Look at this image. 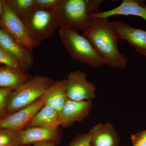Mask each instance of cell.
Wrapping results in <instances>:
<instances>
[{"instance_id":"6da1fadb","label":"cell","mask_w":146,"mask_h":146,"mask_svg":"<svg viewBox=\"0 0 146 146\" xmlns=\"http://www.w3.org/2000/svg\"><path fill=\"white\" fill-rule=\"evenodd\" d=\"M82 35L91 42L106 65L115 69L126 68L128 60L119 50V38L108 19L93 17L92 25Z\"/></svg>"},{"instance_id":"7a4b0ae2","label":"cell","mask_w":146,"mask_h":146,"mask_svg":"<svg viewBox=\"0 0 146 146\" xmlns=\"http://www.w3.org/2000/svg\"><path fill=\"white\" fill-rule=\"evenodd\" d=\"M102 0H61L56 7L59 27L72 29L82 33L92 23V14L100 12Z\"/></svg>"},{"instance_id":"3957f363","label":"cell","mask_w":146,"mask_h":146,"mask_svg":"<svg viewBox=\"0 0 146 146\" xmlns=\"http://www.w3.org/2000/svg\"><path fill=\"white\" fill-rule=\"evenodd\" d=\"M58 33L62 44L72 59L93 68L106 65L91 42L82 34L65 27H59Z\"/></svg>"},{"instance_id":"277c9868","label":"cell","mask_w":146,"mask_h":146,"mask_svg":"<svg viewBox=\"0 0 146 146\" xmlns=\"http://www.w3.org/2000/svg\"><path fill=\"white\" fill-rule=\"evenodd\" d=\"M20 18L31 37L40 43L51 37L59 28L56 8L47 9L36 5Z\"/></svg>"},{"instance_id":"5b68a950","label":"cell","mask_w":146,"mask_h":146,"mask_svg":"<svg viewBox=\"0 0 146 146\" xmlns=\"http://www.w3.org/2000/svg\"><path fill=\"white\" fill-rule=\"evenodd\" d=\"M54 82L48 76L32 77L11 92L7 102V112L8 114L17 112L36 101L44 95Z\"/></svg>"},{"instance_id":"8992f818","label":"cell","mask_w":146,"mask_h":146,"mask_svg":"<svg viewBox=\"0 0 146 146\" xmlns=\"http://www.w3.org/2000/svg\"><path fill=\"white\" fill-rule=\"evenodd\" d=\"M0 27L15 41L31 50L32 51L41 44L31 37L21 18L13 12L5 1L0 20Z\"/></svg>"},{"instance_id":"52a82bcc","label":"cell","mask_w":146,"mask_h":146,"mask_svg":"<svg viewBox=\"0 0 146 146\" xmlns=\"http://www.w3.org/2000/svg\"><path fill=\"white\" fill-rule=\"evenodd\" d=\"M85 73L77 70L69 73L66 80L68 98L75 101H91L96 97V88L86 80Z\"/></svg>"},{"instance_id":"ba28073f","label":"cell","mask_w":146,"mask_h":146,"mask_svg":"<svg viewBox=\"0 0 146 146\" xmlns=\"http://www.w3.org/2000/svg\"><path fill=\"white\" fill-rule=\"evenodd\" d=\"M44 105L45 99L43 96L27 107L7 114L0 121V129L9 128L20 131L26 128L35 115Z\"/></svg>"},{"instance_id":"9c48e42d","label":"cell","mask_w":146,"mask_h":146,"mask_svg":"<svg viewBox=\"0 0 146 146\" xmlns=\"http://www.w3.org/2000/svg\"><path fill=\"white\" fill-rule=\"evenodd\" d=\"M120 39L128 42L136 51L146 56V30L136 28L121 21H110Z\"/></svg>"},{"instance_id":"30bf717a","label":"cell","mask_w":146,"mask_h":146,"mask_svg":"<svg viewBox=\"0 0 146 146\" xmlns=\"http://www.w3.org/2000/svg\"><path fill=\"white\" fill-rule=\"evenodd\" d=\"M92 108L91 101H75L68 99L58 112L60 125L68 127L76 122H80L89 116Z\"/></svg>"},{"instance_id":"8fae6325","label":"cell","mask_w":146,"mask_h":146,"mask_svg":"<svg viewBox=\"0 0 146 146\" xmlns=\"http://www.w3.org/2000/svg\"><path fill=\"white\" fill-rule=\"evenodd\" d=\"M0 46L13 55L26 71L31 68L34 64L32 51L15 41L1 27Z\"/></svg>"},{"instance_id":"7c38bea8","label":"cell","mask_w":146,"mask_h":146,"mask_svg":"<svg viewBox=\"0 0 146 146\" xmlns=\"http://www.w3.org/2000/svg\"><path fill=\"white\" fill-rule=\"evenodd\" d=\"M19 132L21 146L42 141H51L57 145L61 141V134L58 128L50 129L38 127H28Z\"/></svg>"},{"instance_id":"4fadbf2b","label":"cell","mask_w":146,"mask_h":146,"mask_svg":"<svg viewBox=\"0 0 146 146\" xmlns=\"http://www.w3.org/2000/svg\"><path fill=\"white\" fill-rule=\"evenodd\" d=\"M117 15L138 16L146 21V3L141 0H123L119 6L91 15L93 17L106 18Z\"/></svg>"},{"instance_id":"5bb4252c","label":"cell","mask_w":146,"mask_h":146,"mask_svg":"<svg viewBox=\"0 0 146 146\" xmlns=\"http://www.w3.org/2000/svg\"><path fill=\"white\" fill-rule=\"evenodd\" d=\"M89 133L91 146H118L119 138L115 128L110 123L98 124Z\"/></svg>"},{"instance_id":"9a60e30c","label":"cell","mask_w":146,"mask_h":146,"mask_svg":"<svg viewBox=\"0 0 146 146\" xmlns=\"http://www.w3.org/2000/svg\"><path fill=\"white\" fill-rule=\"evenodd\" d=\"M45 104L53 108L58 112L68 99L66 79L54 81L43 95Z\"/></svg>"},{"instance_id":"2e32d148","label":"cell","mask_w":146,"mask_h":146,"mask_svg":"<svg viewBox=\"0 0 146 146\" xmlns=\"http://www.w3.org/2000/svg\"><path fill=\"white\" fill-rule=\"evenodd\" d=\"M27 72H23L8 66H0V88L14 91L31 78Z\"/></svg>"},{"instance_id":"e0dca14e","label":"cell","mask_w":146,"mask_h":146,"mask_svg":"<svg viewBox=\"0 0 146 146\" xmlns=\"http://www.w3.org/2000/svg\"><path fill=\"white\" fill-rule=\"evenodd\" d=\"M59 126L58 111L51 106L45 104L35 115L29 127L57 129Z\"/></svg>"},{"instance_id":"ac0fdd59","label":"cell","mask_w":146,"mask_h":146,"mask_svg":"<svg viewBox=\"0 0 146 146\" xmlns=\"http://www.w3.org/2000/svg\"><path fill=\"white\" fill-rule=\"evenodd\" d=\"M5 2L20 18L36 5L35 0H7Z\"/></svg>"},{"instance_id":"d6986e66","label":"cell","mask_w":146,"mask_h":146,"mask_svg":"<svg viewBox=\"0 0 146 146\" xmlns=\"http://www.w3.org/2000/svg\"><path fill=\"white\" fill-rule=\"evenodd\" d=\"M0 146H21L19 131L9 128L0 129Z\"/></svg>"},{"instance_id":"ffe728a7","label":"cell","mask_w":146,"mask_h":146,"mask_svg":"<svg viewBox=\"0 0 146 146\" xmlns=\"http://www.w3.org/2000/svg\"><path fill=\"white\" fill-rule=\"evenodd\" d=\"M0 64L23 72H26V71L16 58L1 46H0Z\"/></svg>"},{"instance_id":"44dd1931","label":"cell","mask_w":146,"mask_h":146,"mask_svg":"<svg viewBox=\"0 0 146 146\" xmlns=\"http://www.w3.org/2000/svg\"><path fill=\"white\" fill-rule=\"evenodd\" d=\"M13 90L7 88H0V117L7 115V107L9 98Z\"/></svg>"},{"instance_id":"7402d4cb","label":"cell","mask_w":146,"mask_h":146,"mask_svg":"<svg viewBox=\"0 0 146 146\" xmlns=\"http://www.w3.org/2000/svg\"><path fill=\"white\" fill-rule=\"evenodd\" d=\"M91 136L89 132H87L77 136L68 146H91Z\"/></svg>"},{"instance_id":"603a6c76","label":"cell","mask_w":146,"mask_h":146,"mask_svg":"<svg viewBox=\"0 0 146 146\" xmlns=\"http://www.w3.org/2000/svg\"><path fill=\"white\" fill-rule=\"evenodd\" d=\"M133 146H146V130L131 136Z\"/></svg>"},{"instance_id":"cb8c5ba5","label":"cell","mask_w":146,"mask_h":146,"mask_svg":"<svg viewBox=\"0 0 146 146\" xmlns=\"http://www.w3.org/2000/svg\"><path fill=\"white\" fill-rule=\"evenodd\" d=\"M60 1L61 0H35L36 5L47 9L56 8Z\"/></svg>"},{"instance_id":"d4e9b609","label":"cell","mask_w":146,"mask_h":146,"mask_svg":"<svg viewBox=\"0 0 146 146\" xmlns=\"http://www.w3.org/2000/svg\"><path fill=\"white\" fill-rule=\"evenodd\" d=\"M33 146H56L54 143L51 141H42L32 144Z\"/></svg>"},{"instance_id":"484cf974","label":"cell","mask_w":146,"mask_h":146,"mask_svg":"<svg viewBox=\"0 0 146 146\" xmlns=\"http://www.w3.org/2000/svg\"><path fill=\"white\" fill-rule=\"evenodd\" d=\"M4 1L0 0V20L1 17L2 13Z\"/></svg>"},{"instance_id":"4316f807","label":"cell","mask_w":146,"mask_h":146,"mask_svg":"<svg viewBox=\"0 0 146 146\" xmlns=\"http://www.w3.org/2000/svg\"><path fill=\"white\" fill-rule=\"evenodd\" d=\"M23 146H31V145H24Z\"/></svg>"},{"instance_id":"83f0119b","label":"cell","mask_w":146,"mask_h":146,"mask_svg":"<svg viewBox=\"0 0 146 146\" xmlns=\"http://www.w3.org/2000/svg\"><path fill=\"white\" fill-rule=\"evenodd\" d=\"M3 117H0V121H1V119H2V118Z\"/></svg>"}]
</instances>
